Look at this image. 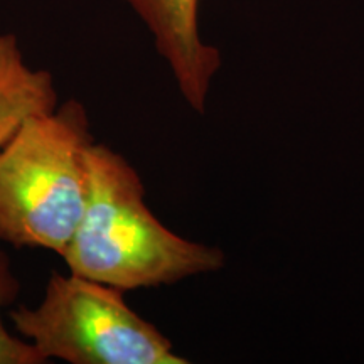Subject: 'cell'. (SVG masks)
Instances as JSON below:
<instances>
[{
  "mask_svg": "<svg viewBox=\"0 0 364 364\" xmlns=\"http://www.w3.org/2000/svg\"><path fill=\"white\" fill-rule=\"evenodd\" d=\"M88 198L61 258L68 272L122 292L220 270L225 255L172 233L144 201L145 188L129 161L105 144L86 152Z\"/></svg>",
  "mask_w": 364,
  "mask_h": 364,
  "instance_id": "cell-1",
  "label": "cell"
},
{
  "mask_svg": "<svg viewBox=\"0 0 364 364\" xmlns=\"http://www.w3.org/2000/svg\"><path fill=\"white\" fill-rule=\"evenodd\" d=\"M93 142L78 100L21 127L0 150V241L61 257L85 213Z\"/></svg>",
  "mask_w": 364,
  "mask_h": 364,
  "instance_id": "cell-2",
  "label": "cell"
},
{
  "mask_svg": "<svg viewBox=\"0 0 364 364\" xmlns=\"http://www.w3.org/2000/svg\"><path fill=\"white\" fill-rule=\"evenodd\" d=\"M142 19L169 65L186 103L206 112L209 86L221 66L220 51L199 34V0H122Z\"/></svg>",
  "mask_w": 364,
  "mask_h": 364,
  "instance_id": "cell-4",
  "label": "cell"
},
{
  "mask_svg": "<svg viewBox=\"0 0 364 364\" xmlns=\"http://www.w3.org/2000/svg\"><path fill=\"white\" fill-rule=\"evenodd\" d=\"M58 90L49 71L24 61L14 34H0V150L29 118L58 108Z\"/></svg>",
  "mask_w": 364,
  "mask_h": 364,
  "instance_id": "cell-5",
  "label": "cell"
},
{
  "mask_svg": "<svg viewBox=\"0 0 364 364\" xmlns=\"http://www.w3.org/2000/svg\"><path fill=\"white\" fill-rule=\"evenodd\" d=\"M21 282L12 268L9 255L0 248V364H46L29 341L16 336L4 322V311L16 304Z\"/></svg>",
  "mask_w": 364,
  "mask_h": 364,
  "instance_id": "cell-6",
  "label": "cell"
},
{
  "mask_svg": "<svg viewBox=\"0 0 364 364\" xmlns=\"http://www.w3.org/2000/svg\"><path fill=\"white\" fill-rule=\"evenodd\" d=\"M17 334L44 361L70 364H186L156 326L125 302V292L68 272H53L36 307L9 312Z\"/></svg>",
  "mask_w": 364,
  "mask_h": 364,
  "instance_id": "cell-3",
  "label": "cell"
}]
</instances>
